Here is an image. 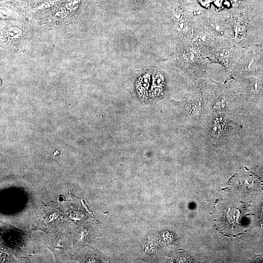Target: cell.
<instances>
[{
	"instance_id": "6da1fadb",
	"label": "cell",
	"mask_w": 263,
	"mask_h": 263,
	"mask_svg": "<svg viewBox=\"0 0 263 263\" xmlns=\"http://www.w3.org/2000/svg\"><path fill=\"white\" fill-rule=\"evenodd\" d=\"M34 29L25 22L10 21L0 30V46L16 52H24Z\"/></svg>"
},
{
	"instance_id": "7a4b0ae2",
	"label": "cell",
	"mask_w": 263,
	"mask_h": 263,
	"mask_svg": "<svg viewBox=\"0 0 263 263\" xmlns=\"http://www.w3.org/2000/svg\"><path fill=\"white\" fill-rule=\"evenodd\" d=\"M88 0H60L50 12V24L61 27L75 22Z\"/></svg>"
},
{
	"instance_id": "3957f363",
	"label": "cell",
	"mask_w": 263,
	"mask_h": 263,
	"mask_svg": "<svg viewBox=\"0 0 263 263\" xmlns=\"http://www.w3.org/2000/svg\"><path fill=\"white\" fill-rule=\"evenodd\" d=\"M153 68L145 67L136 71L127 86V90L131 95L139 101L149 100Z\"/></svg>"
},
{
	"instance_id": "277c9868",
	"label": "cell",
	"mask_w": 263,
	"mask_h": 263,
	"mask_svg": "<svg viewBox=\"0 0 263 263\" xmlns=\"http://www.w3.org/2000/svg\"><path fill=\"white\" fill-rule=\"evenodd\" d=\"M167 75L164 70L160 67H154L149 100L152 103H155L163 98L167 92Z\"/></svg>"
},
{
	"instance_id": "5b68a950",
	"label": "cell",
	"mask_w": 263,
	"mask_h": 263,
	"mask_svg": "<svg viewBox=\"0 0 263 263\" xmlns=\"http://www.w3.org/2000/svg\"><path fill=\"white\" fill-rule=\"evenodd\" d=\"M166 16L171 24L188 18L185 5L181 0H173L169 3L166 10Z\"/></svg>"
},
{
	"instance_id": "8992f818",
	"label": "cell",
	"mask_w": 263,
	"mask_h": 263,
	"mask_svg": "<svg viewBox=\"0 0 263 263\" xmlns=\"http://www.w3.org/2000/svg\"><path fill=\"white\" fill-rule=\"evenodd\" d=\"M213 37L208 32L201 29H195L193 31L191 44L199 51L208 50L214 42Z\"/></svg>"
},
{
	"instance_id": "52a82bcc",
	"label": "cell",
	"mask_w": 263,
	"mask_h": 263,
	"mask_svg": "<svg viewBox=\"0 0 263 263\" xmlns=\"http://www.w3.org/2000/svg\"><path fill=\"white\" fill-rule=\"evenodd\" d=\"M207 25L209 30L215 34L224 38H230L232 30L230 23L218 18H209Z\"/></svg>"
},
{
	"instance_id": "ba28073f",
	"label": "cell",
	"mask_w": 263,
	"mask_h": 263,
	"mask_svg": "<svg viewBox=\"0 0 263 263\" xmlns=\"http://www.w3.org/2000/svg\"><path fill=\"white\" fill-rule=\"evenodd\" d=\"M172 29L174 36L181 39L183 43H189L192 38V26L188 18L173 23Z\"/></svg>"
},
{
	"instance_id": "9c48e42d",
	"label": "cell",
	"mask_w": 263,
	"mask_h": 263,
	"mask_svg": "<svg viewBox=\"0 0 263 263\" xmlns=\"http://www.w3.org/2000/svg\"><path fill=\"white\" fill-rule=\"evenodd\" d=\"M232 50L233 47L230 45L220 47L215 50L212 56V60L228 67L232 56Z\"/></svg>"
},
{
	"instance_id": "30bf717a",
	"label": "cell",
	"mask_w": 263,
	"mask_h": 263,
	"mask_svg": "<svg viewBox=\"0 0 263 263\" xmlns=\"http://www.w3.org/2000/svg\"><path fill=\"white\" fill-rule=\"evenodd\" d=\"M150 0H129L130 8L133 11H139L145 8Z\"/></svg>"
},
{
	"instance_id": "8fae6325",
	"label": "cell",
	"mask_w": 263,
	"mask_h": 263,
	"mask_svg": "<svg viewBox=\"0 0 263 263\" xmlns=\"http://www.w3.org/2000/svg\"><path fill=\"white\" fill-rule=\"evenodd\" d=\"M48 0H25L27 7H34L35 6Z\"/></svg>"
},
{
	"instance_id": "7c38bea8",
	"label": "cell",
	"mask_w": 263,
	"mask_h": 263,
	"mask_svg": "<svg viewBox=\"0 0 263 263\" xmlns=\"http://www.w3.org/2000/svg\"><path fill=\"white\" fill-rule=\"evenodd\" d=\"M260 217L262 221L263 222V204L260 209Z\"/></svg>"
}]
</instances>
